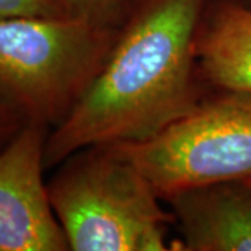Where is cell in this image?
I'll return each instance as SVG.
<instances>
[{
  "label": "cell",
  "instance_id": "obj_4",
  "mask_svg": "<svg viewBox=\"0 0 251 251\" xmlns=\"http://www.w3.org/2000/svg\"><path fill=\"white\" fill-rule=\"evenodd\" d=\"M113 147L162 200L196 186L250 180L251 94L214 90L161 133Z\"/></svg>",
  "mask_w": 251,
  "mask_h": 251
},
{
  "label": "cell",
  "instance_id": "obj_8",
  "mask_svg": "<svg viewBox=\"0 0 251 251\" xmlns=\"http://www.w3.org/2000/svg\"><path fill=\"white\" fill-rule=\"evenodd\" d=\"M69 16L109 27H122L133 0H62Z\"/></svg>",
  "mask_w": 251,
  "mask_h": 251
},
{
  "label": "cell",
  "instance_id": "obj_3",
  "mask_svg": "<svg viewBox=\"0 0 251 251\" xmlns=\"http://www.w3.org/2000/svg\"><path fill=\"white\" fill-rule=\"evenodd\" d=\"M119 28L73 16L0 18V91L28 123L52 130L90 88Z\"/></svg>",
  "mask_w": 251,
  "mask_h": 251
},
{
  "label": "cell",
  "instance_id": "obj_6",
  "mask_svg": "<svg viewBox=\"0 0 251 251\" xmlns=\"http://www.w3.org/2000/svg\"><path fill=\"white\" fill-rule=\"evenodd\" d=\"M186 251H251V183L230 180L165 198Z\"/></svg>",
  "mask_w": 251,
  "mask_h": 251
},
{
  "label": "cell",
  "instance_id": "obj_11",
  "mask_svg": "<svg viewBox=\"0 0 251 251\" xmlns=\"http://www.w3.org/2000/svg\"><path fill=\"white\" fill-rule=\"evenodd\" d=\"M244 1H246V3H247L249 6H251V0H244Z\"/></svg>",
  "mask_w": 251,
  "mask_h": 251
},
{
  "label": "cell",
  "instance_id": "obj_2",
  "mask_svg": "<svg viewBox=\"0 0 251 251\" xmlns=\"http://www.w3.org/2000/svg\"><path fill=\"white\" fill-rule=\"evenodd\" d=\"M48 181L49 200L73 251H163L175 224L152 183L113 145L72 153Z\"/></svg>",
  "mask_w": 251,
  "mask_h": 251
},
{
  "label": "cell",
  "instance_id": "obj_9",
  "mask_svg": "<svg viewBox=\"0 0 251 251\" xmlns=\"http://www.w3.org/2000/svg\"><path fill=\"white\" fill-rule=\"evenodd\" d=\"M69 16L62 0H0V18Z\"/></svg>",
  "mask_w": 251,
  "mask_h": 251
},
{
  "label": "cell",
  "instance_id": "obj_1",
  "mask_svg": "<svg viewBox=\"0 0 251 251\" xmlns=\"http://www.w3.org/2000/svg\"><path fill=\"white\" fill-rule=\"evenodd\" d=\"M208 3L133 0L95 80L46 137V169L82 148L145 141L197 105L196 42Z\"/></svg>",
  "mask_w": 251,
  "mask_h": 251
},
{
  "label": "cell",
  "instance_id": "obj_10",
  "mask_svg": "<svg viewBox=\"0 0 251 251\" xmlns=\"http://www.w3.org/2000/svg\"><path fill=\"white\" fill-rule=\"evenodd\" d=\"M28 122L0 91V151Z\"/></svg>",
  "mask_w": 251,
  "mask_h": 251
},
{
  "label": "cell",
  "instance_id": "obj_5",
  "mask_svg": "<svg viewBox=\"0 0 251 251\" xmlns=\"http://www.w3.org/2000/svg\"><path fill=\"white\" fill-rule=\"evenodd\" d=\"M49 128L27 123L0 151V251H66L44 180Z\"/></svg>",
  "mask_w": 251,
  "mask_h": 251
},
{
  "label": "cell",
  "instance_id": "obj_12",
  "mask_svg": "<svg viewBox=\"0 0 251 251\" xmlns=\"http://www.w3.org/2000/svg\"><path fill=\"white\" fill-rule=\"evenodd\" d=\"M247 181H250V183H251V179H250V180H247Z\"/></svg>",
  "mask_w": 251,
  "mask_h": 251
},
{
  "label": "cell",
  "instance_id": "obj_7",
  "mask_svg": "<svg viewBox=\"0 0 251 251\" xmlns=\"http://www.w3.org/2000/svg\"><path fill=\"white\" fill-rule=\"evenodd\" d=\"M196 54L205 87L251 94V6L244 0H209Z\"/></svg>",
  "mask_w": 251,
  "mask_h": 251
}]
</instances>
